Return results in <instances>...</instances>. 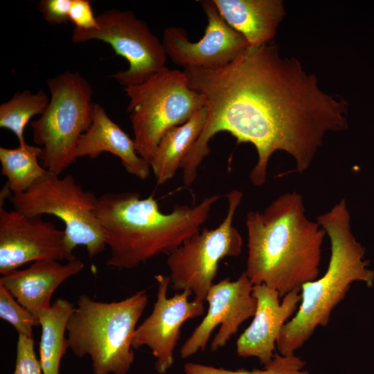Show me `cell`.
I'll list each match as a JSON object with an SVG mask.
<instances>
[{"label":"cell","mask_w":374,"mask_h":374,"mask_svg":"<svg viewBox=\"0 0 374 374\" xmlns=\"http://www.w3.org/2000/svg\"><path fill=\"white\" fill-rule=\"evenodd\" d=\"M185 73L206 109L194 150L208 154L210 140L221 132L238 143L252 144L258 158L249 176L256 186L266 182L275 152L289 154L296 171L303 172L326 134L348 128V102L322 91L316 75L305 71L297 59L282 57L272 41L249 46L222 67Z\"/></svg>","instance_id":"1"},{"label":"cell","mask_w":374,"mask_h":374,"mask_svg":"<svg viewBox=\"0 0 374 374\" xmlns=\"http://www.w3.org/2000/svg\"><path fill=\"white\" fill-rule=\"evenodd\" d=\"M245 226V272L253 285L264 284L281 299L319 277L326 233L308 218L300 193H285L264 211L249 212Z\"/></svg>","instance_id":"2"},{"label":"cell","mask_w":374,"mask_h":374,"mask_svg":"<svg viewBox=\"0 0 374 374\" xmlns=\"http://www.w3.org/2000/svg\"><path fill=\"white\" fill-rule=\"evenodd\" d=\"M220 197H207L194 206L177 204L163 213L153 195L141 199L133 192L102 195L96 212L110 249L107 266L131 269L160 254L168 256L199 232Z\"/></svg>","instance_id":"3"},{"label":"cell","mask_w":374,"mask_h":374,"mask_svg":"<svg viewBox=\"0 0 374 374\" xmlns=\"http://www.w3.org/2000/svg\"><path fill=\"white\" fill-rule=\"evenodd\" d=\"M330 243V256L325 274L301 286V300L292 317L283 327L276 341L282 355H294L319 326L328 325L335 308L355 281L371 287L374 271L364 260L366 249L351 229V217L345 199L317 217Z\"/></svg>","instance_id":"4"},{"label":"cell","mask_w":374,"mask_h":374,"mask_svg":"<svg viewBox=\"0 0 374 374\" xmlns=\"http://www.w3.org/2000/svg\"><path fill=\"white\" fill-rule=\"evenodd\" d=\"M148 303L145 290L110 303L81 294L66 325L69 348L90 357L93 374H127L134 360L136 323Z\"/></svg>","instance_id":"5"},{"label":"cell","mask_w":374,"mask_h":374,"mask_svg":"<svg viewBox=\"0 0 374 374\" xmlns=\"http://www.w3.org/2000/svg\"><path fill=\"white\" fill-rule=\"evenodd\" d=\"M47 84L48 105L31 127L35 143L42 146V166L60 176L77 159L78 143L92 123L95 103L91 84L78 72L65 71Z\"/></svg>","instance_id":"6"},{"label":"cell","mask_w":374,"mask_h":374,"mask_svg":"<svg viewBox=\"0 0 374 374\" xmlns=\"http://www.w3.org/2000/svg\"><path fill=\"white\" fill-rule=\"evenodd\" d=\"M137 153L150 162L170 128L184 124L204 107L184 71L165 66L145 82L124 87Z\"/></svg>","instance_id":"7"},{"label":"cell","mask_w":374,"mask_h":374,"mask_svg":"<svg viewBox=\"0 0 374 374\" xmlns=\"http://www.w3.org/2000/svg\"><path fill=\"white\" fill-rule=\"evenodd\" d=\"M8 197L14 209L26 215L60 218L70 251L82 245L93 258L105 249V235L96 212L98 197L84 190L71 175L60 177L48 171L26 191L10 193Z\"/></svg>","instance_id":"8"},{"label":"cell","mask_w":374,"mask_h":374,"mask_svg":"<svg viewBox=\"0 0 374 374\" xmlns=\"http://www.w3.org/2000/svg\"><path fill=\"white\" fill-rule=\"evenodd\" d=\"M226 197L228 209L222 222L215 229L195 233L167 258L172 289L189 290L195 299L203 301L214 284L220 262L225 257L238 256L242 249V238L233 222L243 193L232 190Z\"/></svg>","instance_id":"9"},{"label":"cell","mask_w":374,"mask_h":374,"mask_svg":"<svg viewBox=\"0 0 374 374\" xmlns=\"http://www.w3.org/2000/svg\"><path fill=\"white\" fill-rule=\"evenodd\" d=\"M96 18L98 29L74 28L72 41L101 40L109 44L116 55L125 58L129 68L112 75L122 86L142 83L166 66L168 56L162 41L132 11L111 8Z\"/></svg>","instance_id":"10"},{"label":"cell","mask_w":374,"mask_h":374,"mask_svg":"<svg viewBox=\"0 0 374 374\" xmlns=\"http://www.w3.org/2000/svg\"><path fill=\"white\" fill-rule=\"evenodd\" d=\"M42 259H76L64 230L40 215H28L0 207V273L7 274L25 263Z\"/></svg>","instance_id":"11"},{"label":"cell","mask_w":374,"mask_h":374,"mask_svg":"<svg viewBox=\"0 0 374 374\" xmlns=\"http://www.w3.org/2000/svg\"><path fill=\"white\" fill-rule=\"evenodd\" d=\"M207 18L204 36L194 42L181 27L170 26L163 33L167 56L186 68L215 69L233 61L249 44L244 37L229 26L213 0L199 1Z\"/></svg>","instance_id":"12"},{"label":"cell","mask_w":374,"mask_h":374,"mask_svg":"<svg viewBox=\"0 0 374 374\" xmlns=\"http://www.w3.org/2000/svg\"><path fill=\"white\" fill-rule=\"evenodd\" d=\"M253 284L245 271L238 279L226 278L213 284L206 297L208 309L202 322L182 345L179 353L183 359L198 350L204 351L213 330L220 324L211 349L216 351L224 347L235 335L240 326L256 312L257 302L252 295Z\"/></svg>","instance_id":"13"},{"label":"cell","mask_w":374,"mask_h":374,"mask_svg":"<svg viewBox=\"0 0 374 374\" xmlns=\"http://www.w3.org/2000/svg\"><path fill=\"white\" fill-rule=\"evenodd\" d=\"M155 278L158 283L157 300L150 314L136 327L132 346L136 349L148 346L156 358L157 372L165 374L173 364V353L183 323L203 315L204 301L196 299L189 301L193 294L189 290L168 298L169 276L159 274Z\"/></svg>","instance_id":"14"},{"label":"cell","mask_w":374,"mask_h":374,"mask_svg":"<svg viewBox=\"0 0 374 374\" xmlns=\"http://www.w3.org/2000/svg\"><path fill=\"white\" fill-rule=\"evenodd\" d=\"M252 295L257 305L253 321L236 341V353L242 357H255L264 365L275 353L276 341L283 326L296 312L301 300V289L282 298L264 284L253 285Z\"/></svg>","instance_id":"15"},{"label":"cell","mask_w":374,"mask_h":374,"mask_svg":"<svg viewBox=\"0 0 374 374\" xmlns=\"http://www.w3.org/2000/svg\"><path fill=\"white\" fill-rule=\"evenodd\" d=\"M84 267V263L78 258L64 265L55 260L42 259L25 269L2 275L0 284L18 303L39 318L51 307V299L57 287Z\"/></svg>","instance_id":"16"},{"label":"cell","mask_w":374,"mask_h":374,"mask_svg":"<svg viewBox=\"0 0 374 374\" xmlns=\"http://www.w3.org/2000/svg\"><path fill=\"white\" fill-rule=\"evenodd\" d=\"M105 152L118 157L129 174L141 180L149 177L150 163L137 153L134 139L109 117L103 107L95 103L92 123L81 136L75 156L94 159Z\"/></svg>","instance_id":"17"},{"label":"cell","mask_w":374,"mask_h":374,"mask_svg":"<svg viewBox=\"0 0 374 374\" xmlns=\"http://www.w3.org/2000/svg\"><path fill=\"white\" fill-rule=\"evenodd\" d=\"M226 23L242 34L249 46L272 41L285 10L281 0H213Z\"/></svg>","instance_id":"18"},{"label":"cell","mask_w":374,"mask_h":374,"mask_svg":"<svg viewBox=\"0 0 374 374\" xmlns=\"http://www.w3.org/2000/svg\"><path fill=\"white\" fill-rule=\"evenodd\" d=\"M206 121V109L204 106L186 123L170 128L162 136L149 162L158 185L171 179L181 168Z\"/></svg>","instance_id":"19"},{"label":"cell","mask_w":374,"mask_h":374,"mask_svg":"<svg viewBox=\"0 0 374 374\" xmlns=\"http://www.w3.org/2000/svg\"><path fill=\"white\" fill-rule=\"evenodd\" d=\"M74 309L71 302L58 299L39 317L42 328L39 361L43 374H60V361L69 348L66 325Z\"/></svg>","instance_id":"20"},{"label":"cell","mask_w":374,"mask_h":374,"mask_svg":"<svg viewBox=\"0 0 374 374\" xmlns=\"http://www.w3.org/2000/svg\"><path fill=\"white\" fill-rule=\"evenodd\" d=\"M42 148L27 143L15 148H0L1 173L7 178L6 187L12 194L26 191L48 170L39 163Z\"/></svg>","instance_id":"21"},{"label":"cell","mask_w":374,"mask_h":374,"mask_svg":"<svg viewBox=\"0 0 374 374\" xmlns=\"http://www.w3.org/2000/svg\"><path fill=\"white\" fill-rule=\"evenodd\" d=\"M49 100L42 90L36 93L29 90L15 93L10 100L0 105V127L13 132L19 145L26 143L24 133L27 124L34 116L44 114Z\"/></svg>","instance_id":"22"},{"label":"cell","mask_w":374,"mask_h":374,"mask_svg":"<svg viewBox=\"0 0 374 374\" xmlns=\"http://www.w3.org/2000/svg\"><path fill=\"white\" fill-rule=\"evenodd\" d=\"M305 362L294 355H282L274 353L271 361L262 369L227 370L196 363L188 362L184 365L186 374H310L304 370Z\"/></svg>","instance_id":"23"},{"label":"cell","mask_w":374,"mask_h":374,"mask_svg":"<svg viewBox=\"0 0 374 374\" xmlns=\"http://www.w3.org/2000/svg\"><path fill=\"white\" fill-rule=\"evenodd\" d=\"M0 318L10 323L19 335L33 337V328L40 326L39 319L22 306L12 294L0 284Z\"/></svg>","instance_id":"24"},{"label":"cell","mask_w":374,"mask_h":374,"mask_svg":"<svg viewBox=\"0 0 374 374\" xmlns=\"http://www.w3.org/2000/svg\"><path fill=\"white\" fill-rule=\"evenodd\" d=\"M13 374H43L39 361L35 353L33 337L19 335Z\"/></svg>","instance_id":"25"},{"label":"cell","mask_w":374,"mask_h":374,"mask_svg":"<svg viewBox=\"0 0 374 374\" xmlns=\"http://www.w3.org/2000/svg\"><path fill=\"white\" fill-rule=\"evenodd\" d=\"M69 21L79 30H92L99 28L96 17L94 16L91 1L89 0H72Z\"/></svg>","instance_id":"26"},{"label":"cell","mask_w":374,"mask_h":374,"mask_svg":"<svg viewBox=\"0 0 374 374\" xmlns=\"http://www.w3.org/2000/svg\"><path fill=\"white\" fill-rule=\"evenodd\" d=\"M71 2L72 0H41L37 7L48 24H62L69 21Z\"/></svg>","instance_id":"27"}]
</instances>
